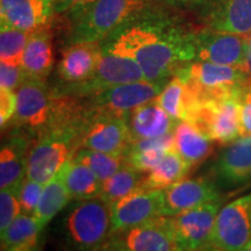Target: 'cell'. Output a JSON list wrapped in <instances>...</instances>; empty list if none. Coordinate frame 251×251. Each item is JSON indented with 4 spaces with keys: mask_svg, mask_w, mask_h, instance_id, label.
Here are the masks:
<instances>
[{
    "mask_svg": "<svg viewBox=\"0 0 251 251\" xmlns=\"http://www.w3.org/2000/svg\"><path fill=\"white\" fill-rule=\"evenodd\" d=\"M100 251H176L166 216L109 235Z\"/></svg>",
    "mask_w": 251,
    "mask_h": 251,
    "instance_id": "cell-11",
    "label": "cell"
},
{
    "mask_svg": "<svg viewBox=\"0 0 251 251\" xmlns=\"http://www.w3.org/2000/svg\"><path fill=\"white\" fill-rule=\"evenodd\" d=\"M61 171L65 186L74 201L100 197L102 181L86 165L70 159Z\"/></svg>",
    "mask_w": 251,
    "mask_h": 251,
    "instance_id": "cell-27",
    "label": "cell"
},
{
    "mask_svg": "<svg viewBox=\"0 0 251 251\" xmlns=\"http://www.w3.org/2000/svg\"><path fill=\"white\" fill-rule=\"evenodd\" d=\"M85 127H61L45 131L31 144L27 177L46 185L81 148Z\"/></svg>",
    "mask_w": 251,
    "mask_h": 251,
    "instance_id": "cell-3",
    "label": "cell"
},
{
    "mask_svg": "<svg viewBox=\"0 0 251 251\" xmlns=\"http://www.w3.org/2000/svg\"><path fill=\"white\" fill-rule=\"evenodd\" d=\"M101 56V42L70 43L63 49L56 69L58 84L55 87L71 86L92 77Z\"/></svg>",
    "mask_w": 251,
    "mask_h": 251,
    "instance_id": "cell-19",
    "label": "cell"
},
{
    "mask_svg": "<svg viewBox=\"0 0 251 251\" xmlns=\"http://www.w3.org/2000/svg\"><path fill=\"white\" fill-rule=\"evenodd\" d=\"M209 178L221 191L251 181V136H241L227 144L212 163Z\"/></svg>",
    "mask_w": 251,
    "mask_h": 251,
    "instance_id": "cell-14",
    "label": "cell"
},
{
    "mask_svg": "<svg viewBox=\"0 0 251 251\" xmlns=\"http://www.w3.org/2000/svg\"><path fill=\"white\" fill-rule=\"evenodd\" d=\"M31 33L1 27L0 33V61L9 65H21L24 52Z\"/></svg>",
    "mask_w": 251,
    "mask_h": 251,
    "instance_id": "cell-33",
    "label": "cell"
},
{
    "mask_svg": "<svg viewBox=\"0 0 251 251\" xmlns=\"http://www.w3.org/2000/svg\"><path fill=\"white\" fill-rule=\"evenodd\" d=\"M55 7V0H1L0 24L1 27L34 33L50 26Z\"/></svg>",
    "mask_w": 251,
    "mask_h": 251,
    "instance_id": "cell-20",
    "label": "cell"
},
{
    "mask_svg": "<svg viewBox=\"0 0 251 251\" xmlns=\"http://www.w3.org/2000/svg\"><path fill=\"white\" fill-rule=\"evenodd\" d=\"M54 64L55 54L50 26L31 33L21 63L28 78L47 80Z\"/></svg>",
    "mask_w": 251,
    "mask_h": 251,
    "instance_id": "cell-23",
    "label": "cell"
},
{
    "mask_svg": "<svg viewBox=\"0 0 251 251\" xmlns=\"http://www.w3.org/2000/svg\"><path fill=\"white\" fill-rule=\"evenodd\" d=\"M111 228V207L100 197L75 201L62 220L63 238L71 251H100Z\"/></svg>",
    "mask_w": 251,
    "mask_h": 251,
    "instance_id": "cell-2",
    "label": "cell"
},
{
    "mask_svg": "<svg viewBox=\"0 0 251 251\" xmlns=\"http://www.w3.org/2000/svg\"><path fill=\"white\" fill-rule=\"evenodd\" d=\"M197 251H225V250H222L221 248L216 247L215 244L208 243V244H207V246L200 248V249H198Z\"/></svg>",
    "mask_w": 251,
    "mask_h": 251,
    "instance_id": "cell-41",
    "label": "cell"
},
{
    "mask_svg": "<svg viewBox=\"0 0 251 251\" xmlns=\"http://www.w3.org/2000/svg\"><path fill=\"white\" fill-rule=\"evenodd\" d=\"M205 29L251 35V0H193Z\"/></svg>",
    "mask_w": 251,
    "mask_h": 251,
    "instance_id": "cell-12",
    "label": "cell"
},
{
    "mask_svg": "<svg viewBox=\"0 0 251 251\" xmlns=\"http://www.w3.org/2000/svg\"><path fill=\"white\" fill-rule=\"evenodd\" d=\"M220 207L221 201L219 200L166 216L176 251H197L211 243Z\"/></svg>",
    "mask_w": 251,
    "mask_h": 251,
    "instance_id": "cell-9",
    "label": "cell"
},
{
    "mask_svg": "<svg viewBox=\"0 0 251 251\" xmlns=\"http://www.w3.org/2000/svg\"><path fill=\"white\" fill-rule=\"evenodd\" d=\"M175 76L192 81L205 89H247L251 83V69L249 67H231L193 61L180 68Z\"/></svg>",
    "mask_w": 251,
    "mask_h": 251,
    "instance_id": "cell-18",
    "label": "cell"
},
{
    "mask_svg": "<svg viewBox=\"0 0 251 251\" xmlns=\"http://www.w3.org/2000/svg\"><path fill=\"white\" fill-rule=\"evenodd\" d=\"M249 65L251 69V42H250V52H249Z\"/></svg>",
    "mask_w": 251,
    "mask_h": 251,
    "instance_id": "cell-43",
    "label": "cell"
},
{
    "mask_svg": "<svg viewBox=\"0 0 251 251\" xmlns=\"http://www.w3.org/2000/svg\"><path fill=\"white\" fill-rule=\"evenodd\" d=\"M20 186L9 187L1 190L0 193V230H5L12 221L21 214V205H20Z\"/></svg>",
    "mask_w": 251,
    "mask_h": 251,
    "instance_id": "cell-34",
    "label": "cell"
},
{
    "mask_svg": "<svg viewBox=\"0 0 251 251\" xmlns=\"http://www.w3.org/2000/svg\"><path fill=\"white\" fill-rule=\"evenodd\" d=\"M169 80H141L108 87L101 92L87 97L86 108L91 114L126 117L134 108L155 99Z\"/></svg>",
    "mask_w": 251,
    "mask_h": 251,
    "instance_id": "cell-8",
    "label": "cell"
},
{
    "mask_svg": "<svg viewBox=\"0 0 251 251\" xmlns=\"http://www.w3.org/2000/svg\"><path fill=\"white\" fill-rule=\"evenodd\" d=\"M156 2H162V4L170 6H180L185 4H191L192 0H153Z\"/></svg>",
    "mask_w": 251,
    "mask_h": 251,
    "instance_id": "cell-40",
    "label": "cell"
},
{
    "mask_svg": "<svg viewBox=\"0 0 251 251\" xmlns=\"http://www.w3.org/2000/svg\"><path fill=\"white\" fill-rule=\"evenodd\" d=\"M72 159L90 168L101 181L112 177L127 163L124 155H109L89 148L77 150Z\"/></svg>",
    "mask_w": 251,
    "mask_h": 251,
    "instance_id": "cell-32",
    "label": "cell"
},
{
    "mask_svg": "<svg viewBox=\"0 0 251 251\" xmlns=\"http://www.w3.org/2000/svg\"><path fill=\"white\" fill-rule=\"evenodd\" d=\"M43 226L35 216L21 213L1 233L2 251H41Z\"/></svg>",
    "mask_w": 251,
    "mask_h": 251,
    "instance_id": "cell-25",
    "label": "cell"
},
{
    "mask_svg": "<svg viewBox=\"0 0 251 251\" xmlns=\"http://www.w3.org/2000/svg\"><path fill=\"white\" fill-rule=\"evenodd\" d=\"M143 175V172L126 163L112 177L102 181L100 198L111 207L122 198L129 196L135 191L142 190Z\"/></svg>",
    "mask_w": 251,
    "mask_h": 251,
    "instance_id": "cell-31",
    "label": "cell"
},
{
    "mask_svg": "<svg viewBox=\"0 0 251 251\" xmlns=\"http://www.w3.org/2000/svg\"><path fill=\"white\" fill-rule=\"evenodd\" d=\"M221 192L209 177L184 178L163 190L162 216H172L206 203L219 201Z\"/></svg>",
    "mask_w": 251,
    "mask_h": 251,
    "instance_id": "cell-17",
    "label": "cell"
},
{
    "mask_svg": "<svg viewBox=\"0 0 251 251\" xmlns=\"http://www.w3.org/2000/svg\"><path fill=\"white\" fill-rule=\"evenodd\" d=\"M251 35L221 33L211 29L197 31L194 61L231 67H249Z\"/></svg>",
    "mask_w": 251,
    "mask_h": 251,
    "instance_id": "cell-10",
    "label": "cell"
},
{
    "mask_svg": "<svg viewBox=\"0 0 251 251\" xmlns=\"http://www.w3.org/2000/svg\"><path fill=\"white\" fill-rule=\"evenodd\" d=\"M129 146L127 115L120 117L89 113V120L81 137V148L125 156Z\"/></svg>",
    "mask_w": 251,
    "mask_h": 251,
    "instance_id": "cell-15",
    "label": "cell"
},
{
    "mask_svg": "<svg viewBox=\"0 0 251 251\" xmlns=\"http://www.w3.org/2000/svg\"><path fill=\"white\" fill-rule=\"evenodd\" d=\"M247 91H251V83L249 84V85H248V87H247Z\"/></svg>",
    "mask_w": 251,
    "mask_h": 251,
    "instance_id": "cell-44",
    "label": "cell"
},
{
    "mask_svg": "<svg viewBox=\"0 0 251 251\" xmlns=\"http://www.w3.org/2000/svg\"><path fill=\"white\" fill-rule=\"evenodd\" d=\"M177 124L178 121L170 117L155 99L134 108L127 115L130 143L170 134Z\"/></svg>",
    "mask_w": 251,
    "mask_h": 251,
    "instance_id": "cell-22",
    "label": "cell"
},
{
    "mask_svg": "<svg viewBox=\"0 0 251 251\" xmlns=\"http://www.w3.org/2000/svg\"><path fill=\"white\" fill-rule=\"evenodd\" d=\"M241 136H251V91L241 99Z\"/></svg>",
    "mask_w": 251,
    "mask_h": 251,
    "instance_id": "cell-39",
    "label": "cell"
},
{
    "mask_svg": "<svg viewBox=\"0 0 251 251\" xmlns=\"http://www.w3.org/2000/svg\"><path fill=\"white\" fill-rule=\"evenodd\" d=\"M97 0H62L55 7V12L64 14L71 24L77 21Z\"/></svg>",
    "mask_w": 251,
    "mask_h": 251,
    "instance_id": "cell-37",
    "label": "cell"
},
{
    "mask_svg": "<svg viewBox=\"0 0 251 251\" xmlns=\"http://www.w3.org/2000/svg\"><path fill=\"white\" fill-rule=\"evenodd\" d=\"M192 1H193V0H192ZM192 1H191V2H192Z\"/></svg>",
    "mask_w": 251,
    "mask_h": 251,
    "instance_id": "cell-46",
    "label": "cell"
},
{
    "mask_svg": "<svg viewBox=\"0 0 251 251\" xmlns=\"http://www.w3.org/2000/svg\"><path fill=\"white\" fill-rule=\"evenodd\" d=\"M174 149V131L156 139L134 141L125 155L126 162L143 174H149Z\"/></svg>",
    "mask_w": 251,
    "mask_h": 251,
    "instance_id": "cell-26",
    "label": "cell"
},
{
    "mask_svg": "<svg viewBox=\"0 0 251 251\" xmlns=\"http://www.w3.org/2000/svg\"><path fill=\"white\" fill-rule=\"evenodd\" d=\"M174 151L188 163L192 169L206 161L213 151L214 141L203 135L186 120L178 121L174 130Z\"/></svg>",
    "mask_w": 251,
    "mask_h": 251,
    "instance_id": "cell-24",
    "label": "cell"
},
{
    "mask_svg": "<svg viewBox=\"0 0 251 251\" xmlns=\"http://www.w3.org/2000/svg\"><path fill=\"white\" fill-rule=\"evenodd\" d=\"M71 200L70 193L63 179L62 171H59L51 180L43 186L34 216L39 220L43 227H46L50 220L54 219L62 209H64Z\"/></svg>",
    "mask_w": 251,
    "mask_h": 251,
    "instance_id": "cell-30",
    "label": "cell"
},
{
    "mask_svg": "<svg viewBox=\"0 0 251 251\" xmlns=\"http://www.w3.org/2000/svg\"><path fill=\"white\" fill-rule=\"evenodd\" d=\"M15 111H17L15 91L0 89V124L2 130L13 120Z\"/></svg>",
    "mask_w": 251,
    "mask_h": 251,
    "instance_id": "cell-38",
    "label": "cell"
},
{
    "mask_svg": "<svg viewBox=\"0 0 251 251\" xmlns=\"http://www.w3.org/2000/svg\"><path fill=\"white\" fill-rule=\"evenodd\" d=\"M55 1H56V5H57L58 2H61V1H62V0H55Z\"/></svg>",
    "mask_w": 251,
    "mask_h": 251,
    "instance_id": "cell-45",
    "label": "cell"
},
{
    "mask_svg": "<svg viewBox=\"0 0 251 251\" xmlns=\"http://www.w3.org/2000/svg\"><path fill=\"white\" fill-rule=\"evenodd\" d=\"M155 100L175 120H185L188 111L196 102V94L187 81L174 76L165 84L164 89Z\"/></svg>",
    "mask_w": 251,
    "mask_h": 251,
    "instance_id": "cell-28",
    "label": "cell"
},
{
    "mask_svg": "<svg viewBox=\"0 0 251 251\" xmlns=\"http://www.w3.org/2000/svg\"><path fill=\"white\" fill-rule=\"evenodd\" d=\"M163 190H139L111 206V234L162 216Z\"/></svg>",
    "mask_w": 251,
    "mask_h": 251,
    "instance_id": "cell-16",
    "label": "cell"
},
{
    "mask_svg": "<svg viewBox=\"0 0 251 251\" xmlns=\"http://www.w3.org/2000/svg\"><path fill=\"white\" fill-rule=\"evenodd\" d=\"M191 165L184 161L177 152L169 151L162 162L146 176L142 183V190H164L178 181L183 180Z\"/></svg>",
    "mask_w": 251,
    "mask_h": 251,
    "instance_id": "cell-29",
    "label": "cell"
},
{
    "mask_svg": "<svg viewBox=\"0 0 251 251\" xmlns=\"http://www.w3.org/2000/svg\"><path fill=\"white\" fill-rule=\"evenodd\" d=\"M17 93V111L9 122L12 130L24 131L33 137L46 129L51 114L54 91L47 80L27 78ZM7 126V127H8Z\"/></svg>",
    "mask_w": 251,
    "mask_h": 251,
    "instance_id": "cell-7",
    "label": "cell"
},
{
    "mask_svg": "<svg viewBox=\"0 0 251 251\" xmlns=\"http://www.w3.org/2000/svg\"><path fill=\"white\" fill-rule=\"evenodd\" d=\"M30 135L13 130L0 152V188L20 186L27 177L28 156L33 142Z\"/></svg>",
    "mask_w": 251,
    "mask_h": 251,
    "instance_id": "cell-21",
    "label": "cell"
},
{
    "mask_svg": "<svg viewBox=\"0 0 251 251\" xmlns=\"http://www.w3.org/2000/svg\"><path fill=\"white\" fill-rule=\"evenodd\" d=\"M251 242V193L220 208L211 243L225 251H241Z\"/></svg>",
    "mask_w": 251,
    "mask_h": 251,
    "instance_id": "cell-13",
    "label": "cell"
},
{
    "mask_svg": "<svg viewBox=\"0 0 251 251\" xmlns=\"http://www.w3.org/2000/svg\"><path fill=\"white\" fill-rule=\"evenodd\" d=\"M241 251H251V242H250L249 244H248V246H247V247H244V248H243V249H242V250H241Z\"/></svg>",
    "mask_w": 251,
    "mask_h": 251,
    "instance_id": "cell-42",
    "label": "cell"
},
{
    "mask_svg": "<svg viewBox=\"0 0 251 251\" xmlns=\"http://www.w3.org/2000/svg\"><path fill=\"white\" fill-rule=\"evenodd\" d=\"M151 5L150 0H97L77 21L71 24L68 45L102 42L122 25Z\"/></svg>",
    "mask_w": 251,
    "mask_h": 251,
    "instance_id": "cell-4",
    "label": "cell"
},
{
    "mask_svg": "<svg viewBox=\"0 0 251 251\" xmlns=\"http://www.w3.org/2000/svg\"><path fill=\"white\" fill-rule=\"evenodd\" d=\"M42 184L26 177L20 187V205L21 211L26 214H33L35 212L37 203L40 201L41 194H42Z\"/></svg>",
    "mask_w": 251,
    "mask_h": 251,
    "instance_id": "cell-35",
    "label": "cell"
},
{
    "mask_svg": "<svg viewBox=\"0 0 251 251\" xmlns=\"http://www.w3.org/2000/svg\"><path fill=\"white\" fill-rule=\"evenodd\" d=\"M147 80L142 69L134 59L119 55L101 47V56L92 77L71 86L52 87L55 93L87 98L108 87Z\"/></svg>",
    "mask_w": 251,
    "mask_h": 251,
    "instance_id": "cell-6",
    "label": "cell"
},
{
    "mask_svg": "<svg viewBox=\"0 0 251 251\" xmlns=\"http://www.w3.org/2000/svg\"><path fill=\"white\" fill-rule=\"evenodd\" d=\"M241 99L200 100L185 120L212 141L227 146L241 137Z\"/></svg>",
    "mask_w": 251,
    "mask_h": 251,
    "instance_id": "cell-5",
    "label": "cell"
},
{
    "mask_svg": "<svg viewBox=\"0 0 251 251\" xmlns=\"http://www.w3.org/2000/svg\"><path fill=\"white\" fill-rule=\"evenodd\" d=\"M196 30L151 5L101 42L103 49L134 59L147 80H169L196 58Z\"/></svg>",
    "mask_w": 251,
    "mask_h": 251,
    "instance_id": "cell-1",
    "label": "cell"
},
{
    "mask_svg": "<svg viewBox=\"0 0 251 251\" xmlns=\"http://www.w3.org/2000/svg\"><path fill=\"white\" fill-rule=\"evenodd\" d=\"M27 78L23 65L0 64V89L17 91Z\"/></svg>",
    "mask_w": 251,
    "mask_h": 251,
    "instance_id": "cell-36",
    "label": "cell"
}]
</instances>
